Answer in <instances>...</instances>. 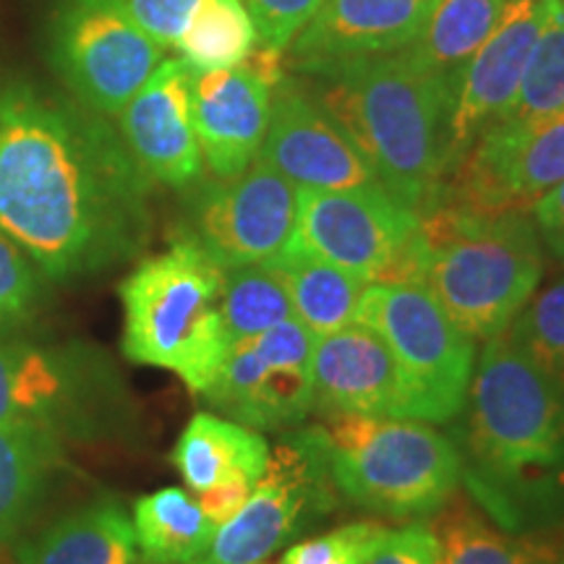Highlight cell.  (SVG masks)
<instances>
[{"label":"cell","mask_w":564,"mask_h":564,"mask_svg":"<svg viewBox=\"0 0 564 564\" xmlns=\"http://www.w3.org/2000/svg\"><path fill=\"white\" fill-rule=\"evenodd\" d=\"M150 178L100 118L32 87L0 97V232L51 280L137 257Z\"/></svg>","instance_id":"1"},{"label":"cell","mask_w":564,"mask_h":564,"mask_svg":"<svg viewBox=\"0 0 564 564\" xmlns=\"http://www.w3.org/2000/svg\"><path fill=\"white\" fill-rule=\"evenodd\" d=\"M463 421V481L478 510L510 535L549 531L564 514V387L507 335L484 343Z\"/></svg>","instance_id":"2"},{"label":"cell","mask_w":564,"mask_h":564,"mask_svg":"<svg viewBox=\"0 0 564 564\" xmlns=\"http://www.w3.org/2000/svg\"><path fill=\"white\" fill-rule=\"evenodd\" d=\"M319 102L348 131L377 178L423 217L444 204L455 171V82L413 51L366 55L312 68Z\"/></svg>","instance_id":"3"},{"label":"cell","mask_w":564,"mask_h":564,"mask_svg":"<svg viewBox=\"0 0 564 564\" xmlns=\"http://www.w3.org/2000/svg\"><path fill=\"white\" fill-rule=\"evenodd\" d=\"M423 285L474 343L507 333L544 280V243L531 212L442 204L421 217Z\"/></svg>","instance_id":"4"},{"label":"cell","mask_w":564,"mask_h":564,"mask_svg":"<svg viewBox=\"0 0 564 564\" xmlns=\"http://www.w3.org/2000/svg\"><path fill=\"white\" fill-rule=\"evenodd\" d=\"M225 270L192 236L141 259L118 295L123 303V356L173 371L204 394L230 352L220 314Z\"/></svg>","instance_id":"5"},{"label":"cell","mask_w":564,"mask_h":564,"mask_svg":"<svg viewBox=\"0 0 564 564\" xmlns=\"http://www.w3.org/2000/svg\"><path fill=\"white\" fill-rule=\"evenodd\" d=\"M324 432L340 497L382 518H432L463 484L457 442L432 423L337 415Z\"/></svg>","instance_id":"6"},{"label":"cell","mask_w":564,"mask_h":564,"mask_svg":"<svg viewBox=\"0 0 564 564\" xmlns=\"http://www.w3.org/2000/svg\"><path fill=\"white\" fill-rule=\"evenodd\" d=\"M340 505L324 426L288 432L270 449L259 478L241 510L217 525L215 539L192 564H257L293 544Z\"/></svg>","instance_id":"7"},{"label":"cell","mask_w":564,"mask_h":564,"mask_svg":"<svg viewBox=\"0 0 564 564\" xmlns=\"http://www.w3.org/2000/svg\"><path fill=\"white\" fill-rule=\"evenodd\" d=\"M291 249L343 267L364 282H421L426 241L421 217L384 186L299 188Z\"/></svg>","instance_id":"8"},{"label":"cell","mask_w":564,"mask_h":564,"mask_svg":"<svg viewBox=\"0 0 564 564\" xmlns=\"http://www.w3.org/2000/svg\"><path fill=\"white\" fill-rule=\"evenodd\" d=\"M356 322L390 345L423 405V419L460 415L476 366V343L449 319L423 282H371Z\"/></svg>","instance_id":"9"},{"label":"cell","mask_w":564,"mask_h":564,"mask_svg":"<svg viewBox=\"0 0 564 564\" xmlns=\"http://www.w3.org/2000/svg\"><path fill=\"white\" fill-rule=\"evenodd\" d=\"M53 47L70 91L97 116H118L165 61L123 0H63Z\"/></svg>","instance_id":"10"},{"label":"cell","mask_w":564,"mask_h":564,"mask_svg":"<svg viewBox=\"0 0 564 564\" xmlns=\"http://www.w3.org/2000/svg\"><path fill=\"white\" fill-rule=\"evenodd\" d=\"M316 337L291 319L232 345L202 398L253 432L299 429L314 413Z\"/></svg>","instance_id":"11"},{"label":"cell","mask_w":564,"mask_h":564,"mask_svg":"<svg viewBox=\"0 0 564 564\" xmlns=\"http://www.w3.org/2000/svg\"><path fill=\"white\" fill-rule=\"evenodd\" d=\"M564 181V108L491 123L457 162L444 204L474 212H531Z\"/></svg>","instance_id":"12"},{"label":"cell","mask_w":564,"mask_h":564,"mask_svg":"<svg viewBox=\"0 0 564 564\" xmlns=\"http://www.w3.org/2000/svg\"><path fill=\"white\" fill-rule=\"evenodd\" d=\"M295 212L299 188L262 160H253L243 173L215 178L196 192L188 236L223 270H236L285 251Z\"/></svg>","instance_id":"13"},{"label":"cell","mask_w":564,"mask_h":564,"mask_svg":"<svg viewBox=\"0 0 564 564\" xmlns=\"http://www.w3.org/2000/svg\"><path fill=\"white\" fill-rule=\"evenodd\" d=\"M282 55L257 45L238 66L194 70L192 116L202 160L215 178L243 173L257 160L270 123Z\"/></svg>","instance_id":"14"},{"label":"cell","mask_w":564,"mask_h":564,"mask_svg":"<svg viewBox=\"0 0 564 564\" xmlns=\"http://www.w3.org/2000/svg\"><path fill=\"white\" fill-rule=\"evenodd\" d=\"M257 160L291 181L295 188L340 192L382 186L369 160L319 97L288 76H282L274 87L270 123Z\"/></svg>","instance_id":"15"},{"label":"cell","mask_w":564,"mask_h":564,"mask_svg":"<svg viewBox=\"0 0 564 564\" xmlns=\"http://www.w3.org/2000/svg\"><path fill=\"white\" fill-rule=\"evenodd\" d=\"M314 413L423 419V405L382 337L361 322L335 329L314 348Z\"/></svg>","instance_id":"16"},{"label":"cell","mask_w":564,"mask_h":564,"mask_svg":"<svg viewBox=\"0 0 564 564\" xmlns=\"http://www.w3.org/2000/svg\"><path fill=\"white\" fill-rule=\"evenodd\" d=\"M549 9L552 0H507L497 26L463 66L449 121L455 167L478 133L512 112Z\"/></svg>","instance_id":"17"},{"label":"cell","mask_w":564,"mask_h":564,"mask_svg":"<svg viewBox=\"0 0 564 564\" xmlns=\"http://www.w3.org/2000/svg\"><path fill=\"white\" fill-rule=\"evenodd\" d=\"M194 68L181 58H165L137 95L118 112L121 139L150 181L192 186L204 160L192 116Z\"/></svg>","instance_id":"18"},{"label":"cell","mask_w":564,"mask_h":564,"mask_svg":"<svg viewBox=\"0 0 564 564\" xmlns=\"http://www.w3.org/2000/svg\"><path fill=\"white\" fill-rule=\"evenodd\" d=\"M105 382L82 352L42 348L0 335V423L58 434L84 423L89 392Z\"/></svg>","instance_id":"19"},{"label":"cell","mask_w":564,"mask_h":564,"mask_svg":"<svg viewBox=\"0 0 564 564\" xmlns=\"http://www.w3.org/2000/svg\"><path fill=\"white\" fill-rule=\"evenodd\" d=\"M171 460L204 512L223 525L241 510L270 463L259 432L225 415L196 413L175 442Z\"/></svg>","instance_id":"20"},{"label":"cell","mask_w":564,"mask_h":564,"mask_svg":"<svg viewBox=\"0 0 564 564\" xmlns=\"http://www.w3.org/2000/svg\"><path fill=\"white\" fill-rule=\"evenodd\" d=\"M434 6L436 0H322L288 51L303 70L400 51L419 40Z\"/></svg>","instance_id":"21"},{"label":"cell","mask_w":564,"mask_h":564,"mask_svg":"<svg viewBox=\"0 0 564 564\" xmlns=\"http://www.w3.org/2000/svg\"><path fill=\"white\" fill-rule=\"evenodd\" d=\"M17 564H139L133 520L118 499H97L21 541Z\"/></svg>","instance_id":"22"},{"label":"cell","mask_w":564,"mask_h":564,"mask_svg":"<svg viewBox=\"0 0 564 564\" xmlns=\"http://www.w3.org/2000/svg\"><path fill=\"white\" fill-rule=\"evenodd\" d=\"M267 262L285 285L293 316L316 340L356 322L358 301L369 282L291 246Z\"/></svg>","instance_id":"23"},{"label":"cell","mask_w":564,"mask_h":564,"mask_svg":"<svg viewBox=\"0 0 564 564\" xmlns=\"http://www.w3.org/2000/svg\"><path fill=\"white\" fill-rule=\"evenodd\" d=\"M217 523L183 489H160L133 505L139 556L150 564H192L207 552Z\"/></svg>","instance_id":"24"},{"label":"cell","mask_w":564,"mask_h":564,"mask_svg":"<svg viewBox=\"0 0 564 564\" xmlns=\"http://www.w3.org/2000/svg\"><path fill=\"white\" fill-rule=\"evenodd\" d=\"M58 457V434L0 423V544L11 541L37 510Z\"/></svg>","instance_id":"25"},{"label":"cell","mask_w":564,"mask_h":564,"mask_svg":"<svg viewBox=\"0 0 564 564\" xmlns=\"http://www.w3.org/2000/svg\"><path fill=\"white\" fill-rule=\"evenodd\" d=\"M505 3L507 0H436L413 51L457 87L463 66L497 26Z\"/></svg>","instance_id":"26"},{"label":"cell","mask_w":564,"mask_h":564,"mask_svg":"<svg viewBox=\"0 0 564 564\" xmlns=\"http://www.w3.org/2000/svg\"><path fill=\"white\" fill-rule=\"evenodd\" d=\"M257 45V26L241 0H199L175 51L194 70H215L243 63Z\"/></svg>","instance_id":"27"},{"label":"cell","mask_w":564,"mask_h":564,"mask_svg":"<svg viewBox=\"0 0 564 564\" xmlns=\"http://www.w3.org/2000/svg\"><path fill=\"white\" fill-rule=\"evenodd\" d=\"M220 314L232 348L267 333L274 324L291 319L293 306L278 272L270 262H259L225 270Z\"/></svg>","instance_id":"28"},{"label":"cell","mask_w":564,"mask_h":564,"mask_svg":"<svg viewBox=\"0 0 564 564\" xmlns=\"http://www.w3.org/2000/svg\"><path fill=\"white\" fill-rule=\"evenodd\" d=\"M434 531L440 535L436 564H514V535L494 525L474 505L449 502Z\"/></svg>","instance_id":"29"},{"label":"cell","mask_w":564,"mask_h":564,"mask_svg":"<svg viewBox=\"0 0 564 564\" xmlns=\"http://www.w3.org/2000/svg\"><path fill=\"white\" fill-rule=\"evenodd\" d=\"M505 335L546 377L564 387V278L535 291Z\"/></svg>","instance_id":"30"},{"label":"cell","mask_w":564,"mask_h":564,"mask_svg":"<svg viewBox=\"0 0 564 564\" xmlns=\"http://www.w3.org/2000/svg\"><path fill=\"white\" fill-rule=\"evenodd\" d=\"M564 108V0H552L549 19L535 40L518 100L507 118L544 116Z\"/></svg>","instance_id":"31"},{"label":"cell","mask_w":564,"mask_h":564,"mask_svg":"<svg viewBox=\"0 0 564 564\" xmlns=\"http://www.w3.org/2000/svg\"><path fill=\"white\" fill-rule=\"evenodd\" d=\"M387 525L377 520H352L333 531L295 541L280 556V564H366Z\"/></svg>","instance_id":"32"},{"label":"cell","mask_w":564,"mask_h":564,"mask_svg":"<svg viewBox=\"0 0 564 564\" xmlns=\"http://www.w3.org/2000/svg\"><path fill=\"white\" fill-rule=\"evenodd\" d=\"M37 301V267L9 236L0 232V335L17 333L32 316Z\"/></svg>","instance_id":"33"},{"label":"cell","mask_w":564,"mask_h":564,"mask_svg":"<svg viewBox=\"0 0 564 564\" xmlns=\"http://www.w3.org/2000/svg\"><path fill=\"white\" fill-rule=\"evenodd\" d=\"M257 26L259 45L288 53L291 42L319 11L322 0H241Z\"/></svg>","instance_id":"34"},{"label":"cell","mask_w":564,"mask_h":564,"mask_svg":"<svg viewBox=\"0 0 564 564\" xmlns=\"http://www.w3.org/2000/svg\"><path fill=\"white\" fill-rule=\"evenodd\" d=\"M440 562V535L434 525L413 520L382 535L366 564H436Z\"/></svg>","instance_id":"35"},{"label":"cell","mask_w":564,"mask_h":564,"mask_svg":"<svg viewBox=\"0 0 564 564\" xmlns=\"http://www.w3.org/2000/svg\"><path fill=\"white\" fill-rule=\"evenodd\" d=\"M196 3L199 0H123L133 21L165 51L178 47Z\"/></svg>","instance_id":"36"},{"label":"cell","mask_w":564,"mask_h":564,"mask_svg":"<svg viewBox=\"0 0 564 564\" xmlns=\"http://www.w3.org/2000/svg\"><path fill=\"white\" fill-rule=\"evenodd\" d=\"M531 217L544 251L564 267V181L533 204Z\"/></svg>","instance_id":"37"},{"label":"cell","mask_w":564,"mask_h":564,"mask_svg":"<svg viewBox=\"0 0 564 564\" xmlns=\"http://www.w3.org/2000/svg\"><path fill=\"white\" fill-rule=\"evenodd\" d=\"M514 564H564V541L549 531L514 535Z\"/></svg>","instance_id":"38"},{"label":"cell","mask_w":564,"mask_h":564,"mask_svg":"<svg viewBox=\"0 0 564 564\" xmlns=\"http://www.w3.org/2000/svg\"><path fill=\"white\" fill-rule=\"evenodd\" d=\"M139 564H150V562H144V560H139Z\"/></svg>","instance_id":"39"},{"label":"cell","mask_w":564,"mask_h":564,"mask_svg":"<svg viewBox=\"0 0 564 564\" xmlns=\"http://www.w3.org/2000/svg\"><path fill=\"white\" fill-rule=\"evenodd\" d=\"M257 564H264V562H257Z\"/></svg>","instance_id":"40"}]
</instances>
